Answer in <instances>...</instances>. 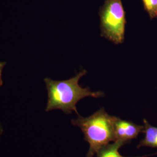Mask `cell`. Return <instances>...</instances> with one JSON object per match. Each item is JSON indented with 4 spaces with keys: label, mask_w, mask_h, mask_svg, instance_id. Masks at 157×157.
Segmentation results:
<instances>
[{
    "label": "cell",
    "mask_w": 157,
    "mask_h": 157,
    "mask_svg": "<svg viewBox=\"0 0 157 157\" xmlns=\"http://www.w3.org/2000/svg\"><path fill=\"white\" fill-rule=\"evenodd\" d=\"M98 14L101 37L116 45L123 44L126 19L122 0H105Z\"/></svg>",
    "instance_id": "obj_3"
},
{
    "label": "cell",
    "mask_w": 157,
    "mask_h": 157,
    "mask_svg": "<svg viewBox=\"0 0 157 157\" xmlns=\"http://www.w3.org/2000/svg\"><path fill=\"white\" fill-rule=\"evenodd\" d=\"M125 143L120 140L114 141L112 144H108L102 147L96 152L97 157H126L121 155L119 150L124 145Z\"/></svg>",
    "instance_id": "obj_6"
},
{
    "label": "cell",
    "mask_w": 157,
    "mask_h": 157,
    "mask_svg": "<svg viewBox=\"0 0 157 157\" xmlns=\"http://www.w3.org/2000/svg\"><path fill=\"white\" fill-rule=\"evenodd\" d=\"M86 73L87 71L83 69L67 80H54L48 78H44L48 93L45 111L60 109L66 114H71L74 111L78 115L76 104L80 100L87 97L99 98L104 96L102 91H92L90 87H82L79 85L78 81Z\"/></svg>",
    "instance_id": "obj_1"
},
{
    "label": "cell",
    "mask_w": 157,
    "mask_h": 157,
    "mask_svg": "<svg viewBox=\"0 0 157 157\" xmlns=\"http://www.w3.org/2000/svg\"><path fill=\"white\" fill-rule=\"evenodd\" d=\"M6 62H1L0 61V87L2 86L3 84V81L2 79V70L4 69V67L6 66Z\"/></svg>",
    "instance_id": "obj_8"
},
{
    "label": "cell",
    "mask_w": 157,
    "mask_h": 157,
    "mask_svg": "<svg viewBox=\"0 0 157 157\" xmlns=\"http://www.w3.org/2000/svg\"><path fill=\"white\" fill-rule=\"evenodd\" d=\"M113 126L116 141H122L126 144L136 139L144 130V126L135 124L132 121L122 120L117 117L115 119Z\"/></svg>",
    "instance_id": "obj_4"
},
{
    "label": "cell",
    "mask_w": 157,
    "mask_h": 157,
    "mask_svg": "<svg viewBox=\"0 0 157 157\" xmlns=\"http://www.w3.org/2000/svg\"><path fill=\"white\" fill-rule=\"evenodd\" d=\"M155 17H157V11H156V16H155Z\"/></svg>",
    "instance_id": "obj_10"
},
{
    "label": "cell",
    "mask_w": 157,
    "mask_h": 157,
    "mask_svg": "<svg viewBox=\"0 0 157 157\" xmlns=\"http://www.w3.org/2000/svg\"><path fill=\"white\" fill-rule=\"evenodd\" d=\"M2 133H3V127H2V124L0 123V137L2 134Z\"/></svg>",
    "instance_id": "obj_9"
},
{
    "label": "cell",
    "mask_w": 157,
    "mask_h": 157,
    "mask_svg": "<svg viewBox=\"0 0 157 157\" xmlns=\"http://www.w3.org/2000/svg\"><path fill=\"white\" fill-rule=\"evenodd\" d=\"M115 118L109 115L104 108H101L88 117L78 114V118L72 119L71 124L80 128L84 140L89 144L86 157H93L102 147L116 141L113 126Z\"/></svg>",
    "instance_id": "obj_2"
},
{
    "label": "cell",
    "mask_w": 157,
    "mask_h": 157,
    "mask_svg": "<svg viewBox=\"0 0 157 157\" xmlns=\"http://www.w3.org/2000/svg\"><path fill=\"white\" fill-rule=\"evenodd\" d=\"M144 130L143 133H144V137L141 140L137 146V148L141 147H149L152 148H157V128L152 126L146 119L143 120Z\"/></svg>",
    "instance_id": "obj_5"
},
{
    "label": "cell",
    "mask_w": 157,
    "mask_h": 157,
    "mask_svg": "<svg viewBox=\"0 0 157 157\" xmlns=\"http://www.w3.org/2000/svg\"><path fill=\"white\" fill-rule=\"evenodd\" d=\"M144 10L152 19L155 17L157 10V0H142Z\"/></svg>",
    "instance_id": "obj_7"
}]
</instances>
